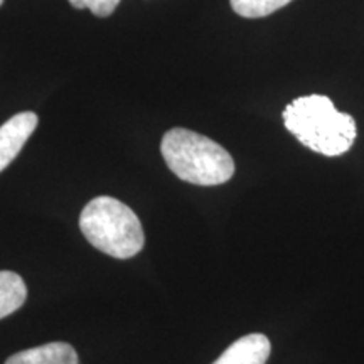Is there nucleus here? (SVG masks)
I'll return each instance as SVG.
<instances>
[{"label":"nucleus","instance_id":"obj_3","mask_svg":"<svg viewBox=\"0 0 364 364\" xmlns=\"http://www.w3.org/2000/svg\"><path fill=\"white\" fill-rule=\"evenodd\" d=\"M80 228L90 245L118 260L135 257L145 245L139 216L110 196H98L86 204L80 215Z\"/></svg>","mask_w":364,"mask_h":364},{"label":"nucleus","instance_id":"obj_6","mask_svg":"<svg viewBox=\"0 0 364 364\" xmlns=\"http://www.w3.org/2000/svg\"><path fill=\"white\" fill-rule=\"evenodd\" d=\"M6 364H78V354L68 343H49L12 354Z\"/></svg>","mask_w":364,"mask_h":364},{"label":"nucleus","instance_id":"obj_5","mask_svg":"<svg viewBox=\"0 0 364 364\" xmlns=\"http://www.w3.org/2000/svg\"><path fill=\"white\" fill-rule=\"evenodd\" d=\"M270 351L265 334H248L235 341L213 364H267Z\"/></svg>","mask_w":364,"mask_h":364},{"label":"nucleus","instance_id":"obj_10","mask_svg":"<svg viewBox=\"0 0 364 364\" xmlns=\"http://www.w3.org/2000/svg\"><path fill=\"white\" fill-rule=\"evenodd\" d=\"M2 4H4V0H0V6H2Z\"/></svg>","mask_w":364,"mask_h":364},{"label":"nucleus","instance_id":"obj_1","mask_svg":"<svg viewBox=\"0 0 364 364\" xmlns=\"http://www.w3.org/2000/svg\"><path fill=\"white\" fill-rule=\"evenodd\" d=\"M284 124L300 144L327 157L348 152L358 135L354 118L336 110L332 100L324 95L300 97L287 105Z\"/></svg>","mask_w":364,"mask_h":364},{"label":"nucleus","instance_id":"obj_7","mask_svg":"<svg viewBox=\"0 0 364 364\" xmlns=\"http://www.w3.org/2000/svg\"><path fill=\"white\" fill-rule=\"evenodd\" d=\"M27 299V287L17 273L0 272V318L11 316L24 306Z\"/></svg>","mask_w":364,"mask_h":364},{"label":"nucleus","instance_id":"obj_9","mask_svg":"<svg viewBox=\"0 0 364 364\" xmlns=\"http://www.w3.org/2000/svg\"><path fill=\"white\" fill-rule=\"evenodd\" d=\"M75 9H88L97 17H108L118 7L120 0H70Z\"/></svg>","mask_w":364,"mask_h":364},{"label":"nucleus","instance_id":"obj_8","mask_svg":"<svg viewBox=\"0 0 364 364\" xmlns=\"http://www.w3.org/2000/svg\"><path fill=\"white\" fill-rule=\"evenodd\" d=\"M230 2L238 16L247 17V19H258V17H267L277 12L292 0H230Z\"/></svg>","mask_w":364,"mask_h":364},{"label":"nucleus","instance_id":"obj_4","mask_svg":"<svg viewBox=\"0 0 364 364\" xmlns=\"http://www.w3.org/2000/svg\"><path fill=\"white\" fill-rule=\"evenodd\" d=\"M38 124L39 118L34 112H21L0 125V172L19 156Z\"/></svg>","mask_w":364,"mask_h":364},{"label":"nucleus","instance_id":"obj_2","mask_svg":"<svg viewBox=\"0 0 364 364\" xmlns=\"http://www.w3.org/2000/svg\"><path fill=\"white\" fill-rule=\"evenodd\" d=\"M161 152L167 167L196 186L225 184L235 174V161L225 147L209 136L188 129H172L164 135Z\"/></svg>","mask_w":364,"mask_h":364}]
</instances>
